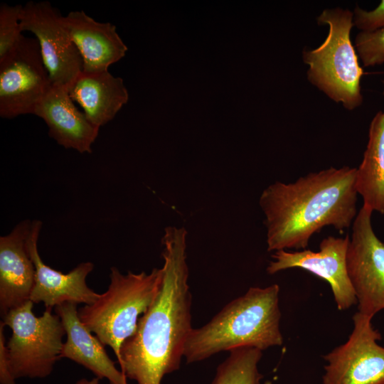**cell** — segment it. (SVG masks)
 <instances>
[{
	"label": "cell",
	"instance_id": "obj_1",
	"mask_svg": "<svg viewBox=\"0 0 384 384\" xmlns=\"http://www.w3.org/2000/svg\"><path fill=\"white\" fill-rule=\"evenodd\" d=\"M186 235L184 228H165L161 289L120 349L117 361L121 370L137 384H161L166 374L178 370L193 329Z\"/></svg>",
	"mask_w": 384,
	"mask_h": 384
},
{
	"label": "cell",
	"instance_id": "obj_2",
	"mask_svg": "<svg viewBox=\"0 0 384 384\" xmlns=\"http://www.w3.org/2000/svg\"><path fill=\"white\" fill-rule=\"evenodd\" d=\"M356 168L330 167L294 183L280 181L262 193L268 251L308 246L311 237L326 226L343 230L352 225L356 209Z\"/></svg>",
	"mask_w": 384,
	"mask_h": 384
},
{
	"label": "cell",
	"instance_id": "obj_3",
	"mask_svg": "<svg viewBox=\"0 0 384 384\" xmlns=\"http://www.w3.org/2000/svg\"><path fill=\"white\" fill-rule=\"evenodd\" d=\"M279 287H250L225 306L209 322L193 329L183 357L188 363L224 351L255 347L261 351L283 343L279 322Z\"/></svg>",
	"mask_w": 384,
	"mask_h": 384
},
{
	"label": "cell",
	"instance_id": "obj_4",
	"mask_svg": "<svg viewBox=\"0 0 384 384\" xmlns=\"http://www.w3.org/2000/svg\"><path fill=\"white\" fill-rule=\"evenodd\" d=\"M163 274L162 267L149 273L129 271L123 274L112 267L107 291L78 310L83 325L104 346L112 348L117 360L122 345L135 332L139 319L159 294Z\"/></svg>",
	"mask_w": 384,
	"mask_h": 384
},
{
	"label": "cell",
	"instance_id": "obj_5",
	"mask_svg": "<svg viewBox=\"0 0 384 384\" xmlns=\"http://www.w3.org/2000/svg\"><path fill=\"white\" fill-rule=\"evenodd\" d=\"M353 18V14L348 9L324 10L317 23L329 26L328 35L320 46L304 50L302 55L309 65L308 80L348 110L363 102L360 82L363 71L350 39Z\"/></svg>",
	"mask_w": 384,
	"mask_h": 384
},
{
	"label": "cell",
	"instance_id": "obj_6",
	"mask_svg": "<svg viewBox=\"0 0 384 384\" xmlns=\"http://www.w3.org/2000/svg\"><path fill=\"white\" fill-rule=\"evenodd\" d=\"M33 307L29 300L1 316L4 326L12 331L6 347L16 379L46 378L61 358L65 335L61 319L51 309L36 316Z\"/></svg>",
	"mask_w": 384,
	"mask_h": 384
},
{
	"label": "cell",
	"instance_id": "obj_7",
	"mask_svg": "<svg viewBox=\"0 0 384 384\" xmlns=\"http://www.w3.org/2000/svg\"><path fill=\"white\" fill-rule=\"evenodd\" d=\"M51 86L37 39L23 36L15 50L0 60V116L34 114Z\"/></svg>",
	"mask_w": 384,
	"mask_h": 384
},
{
	"label": "cell",
	"instance_id": "obj_8",
	"mask_svg": "<svg viewBox=\"0 0 384 384\" xmlns=\"http://www.w3.org/2000/svg\"><path fill=\"white\" fill-rule=\"evenodd\" d=\"M372 213L364 205L358 210L346 255L358 311L371 318L384 309V242L373 230Z\"/></svg>",
	"mask_w": 384,
	"mask_h": 384
},
{
	"label": "cell",
	"instance_id": "obj_9",
	"mask_svg": "<svg viewBox=\"0 0 384 384\" xmlns=\"http://www.w3.org/2000/svg\"><path fill=\"white\" fill-rule=\"evenodd\" d=\"M63 19L50 2L29 1L23 6L21 28L36 36L52 85L69 91L83 70V62Z\"/></svg>",
	"mask_w": 384,
	"mask_h": 384
},
{
	"label": "cell",
	"instance_id": "obj_10",
	"mask_svg": "<svg viewBox=\"0 0 384 384\" xmlns=\"http://www.w3.org/2000/svg\"><path fill=\"white\" fill-rule=\"evenodd\" d=\"M371 317L357 311L348 341L324 356L323 384H384V347Z\"/></svg>",
	"mask_w": 384,
	"mask_h": 384
},
{
	"label": "cell",
	"instance_id": "obj_11",
	"mask_svg": "<svg viewBox=\"0 0 384 384\" xmlns=\"http://www.w3.org/2000/svg\"><path fill=\"white\" fill-rule=\"evenodd\" d=\"M350 238L328 236L319 245V251L303 250L287 252L276 251L267 272L274 274L290 268H301L326 280L331 286L338 310H346L357 304L355 292L351 282L346 263Z\"/></svg>",
	"mask_w": 384,
	"mask_h": 384
},
{
	"label": "cell",
	"instance_id": "obj_12",
	"mask_svg": "<svg viewBox=\"0 0 384 384\" xmlns=\"http://www.w3.org/2000/svg\"><path fill=\"white\" fill-rule=\"evenodd\" d=\"M42 222L32 221L27 246L35 267L34 284L30 300L43 303L46 309H53L65 303L92 304L100 296L87 283V275L93 270L91 262H81L65 274L46 265L38 250Z\"/></svg>",
	"mask_w": 384,
	"mask_h": 384
},
{
	"label": "cell",
	"instance_id": "obj_13",
	"mask_svg": "<svg viewBox=\"0 0 384 384\" xmlns=\"http://www.w3.org/2000/svg\"><path fill=\"white\" fill-rule=\"evenodd\" d=\"M31 223L24 220L0 238L1 316L30 300L35 279V267L27 246Z\"/></svg>",
	"mask_w": 384,
	"mask_h": 384
},
{
	"label": "cell",
	"instance_id": "obj_14",
	"mask_svg": "<svg viewBox=\"0 0 384 384\" xmlns=\"http://www.w3.org/2000/svg\"><path fill=\"white\" fill-rule=\"evenodd\" d=\"M33 114L44 120L49 136L59 145L81 154L92 152L100 127L78 110L66 89L52 85Z\"/></svg>",
	"mask_w": 384,
	"mask_h": 384
},
{
	"label": "cell",
	"instance_id": "obj_15",
	"mask_svg": "<svg viewBox=\"0 0 384 384\" xmlns=\"http://www.w3.org/2000/svg\"><path fill=\"white\" fill-rule=\"evenodd\" d=\"M63 21L82 57V70H108L125 55L128 48L111 23L98 22L84 11H70Z\"/></svg>",
	"mask_w": 384,
	"mask_h": 384
},
{
	"label": "cell",
	"instance_id": "obj_16",
	"mask_svg": "<svg viewBox=\"0 0 384 384\" xmlns=\"http://www.w3.org/2000/svg\"><path fill=\"white\" fill-rule=\"evenodd\" d=\"M65 328L66 341L60 358H68L92 371L110 384H128L127 378L108 356L105 346L81 322L77 304L65 303L55 307Z\"/></svg>",
	"mask_w": 384,
	"mask_h": 384
},
{
	"label": "cell",
	"instance_id": "obj_17",
	"mask_svg": "<svg viewBox=\"0 0 384 384\" xmlns=\"http://www.w3.org/2000/svg\"><path fill=\"white\" fill-rule=\"evenodd\" d=\"M68 92L87 118L100 128L113 119L129 100L123 80L108 70H82Z\"/></svg>",
	"mask_w": 384,
	"mask_h": 384
},
{
	"label": "cell",
	"instance_id": "obj_18",
	"mask_svg": "<svg viewBox=\"0 0 384 384\" xmlns=\"http://www.w3.org/2000/svg\"><path fill=\"white\" fill-rule=\"evenodd\" d=\"M384 85V80H383ZM384 95V89L383 92ZM356 189L364 206L384 213V110L378 112L368 129L362 161L356 168Z\"/></svg>",
	"mask_w": 384,
	"mask_h": 384
},
{
	"label": "cell",
	"instance_id": "obj_19",
	"mask_svg": "<svg viewBox=\"0 0 384 384\" xmlns=\"http://www.w3.org/2000/svg\"><path fill=\"white\" fill-rule=\"evenodd\" d=\"M262 351L255 347H240L230 351L220 363L211 384H260L262 375L258 363Z\"/></svg>",
	"mask_w": 384,
	"mask_h": 384
},
{
	"label": "cell",
	"instance_id": "obj_20",
	"mask_svg": "<svg viewBox=\"0 0 384 384\" xmlns=\"http://www.w3.org/2000/svg\"><path fill=\"white\" fill-rule=\"evenodd\" d=\"M22 5L0 6V60L11 53L23 38L21 28Z\"/></svg>",
	"mask_w": 384,
	"mask_h": 384
},
{
	"label": "cell",
	"instance_id": "obj_21",
	"mask_svg": "<svg viewBox=\"0 0 384 384\" xmlns=\"http://www.w3.org/2000/svg\"><path fill=\"white\" fill-rule=\"evenodd\" d=\"M355 48L365 67L384 63V27L371 32L361 31L355 38Z\"/></svg>",
	"mask_w": 384,
	"mask_h": 384
},
{
	"label": "cell",
	"instance_id": "obj_22",
	"mask_svg": "<svg viewBox=\"0 0 384 384\" xmlns=\"http://www.w3.org/2000/svg\"><path fill=\"white\" fill-rule=\"evenodd\" d=\"M353 14V25L361 31L371 32L384 27V0L369 11L356 6Z\"/></svg>",
	"mask_w": 384,
	"mask_h": 384
},
{
	"label": "cell",
	"instance_id": "obj_23",
	"mask_svg": "<svg viewBox=\"0 0 384 384\" xmlns=\"http://www.w3.org/2000/svg\"><path fill=\"white\" fill-rule=\"evenodd\" d=\"M4 324L0 322V383L16 384L14 377L4 336Z\"/></svg>",
	"mask_w": 384,
	"mask_h": 384
},
{
	"label": "cell",
	"instance_id": "obj_24",
	"mask_svg": "<svg viewBox=\"0 0 384 384\" xmlns=\"http://www.w3.org/2000/svg\"><path fill=\"white\" fill-rule=\"evenodd\" d=\"M75 384H100V379L97 377H95L91 380L82 378L78 380Z\"/></svg>",
	"mask_w": 384,
	"mask_h": 384
}]
</instances>
